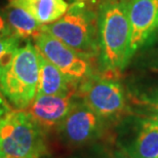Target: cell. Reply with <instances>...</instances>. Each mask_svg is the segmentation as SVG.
I'll return each mask as SVG.
<instances>
[{"label":"cell","mask_w":158,"mask_h":158,"mask_svg":"<svg viewBox=\"0 0 158 158\" xmlns=\"http://www.w3.org/2000/svg\"><path fill=\"white\" fill-rule=\"evenodd\" d=\"M39 79L38 50L31 42L20 47L9 66L0 74V89L18 110L35 99Z\"/></svg>","instance_id":"2"},{"label":"cell","mask_w":158,"mask_h":158,"mask_svg":"<svg viewBox=\"0 0 158 158\" xmlns=\"http://www.w3.org/2000/svg\"><path fill=\"white\" fill-rule=\"evenodd\" d=\"M9 35H12V32L5 20L4 14L0 12V37H6Z\"/></svg>","instance_id":"15"},{"label":"cell","mask_w":158,"mask_h":158,"mask_svg":"<svg viewBox=\"0 0 158 158\" xmlns=\"http://www.w3.org/2000/svg\"><path fill=\"white\" fill-rule=\"evenodd\" d=\"M127 12L132 56L158 28V0H129Z\"/></svg>","instance_id":"7"},{"label":"cell","mask_w":158,"mask_h":158,"mask_svg":"<svg viewBox=\"0 0 158 158\" xmlns=\"http://www.w3.org/2000/svg\"><path fill=\"white\" fill-rule=\"evenodd\" d=\"M3 14L12 34L19 38L34 39L42 32L43 25L24 8L8 4Z\"/></svg>","instance_id":"12"},{"label":"cell","mask_w":158,"mask_h":158,"mask_svg":"<svg viewBox=\"0 0 158 158\" xmlns=\"http://www.w3.org/2000/svg\"><path fill=\"white\" fill-rule=\"evenodd\" d=\"M9 4L24 8L41 25L58 21L69 9L65 0H9Z\"/></svg>","instance_id":"11"},{"label":"cell","mask_w":158,"mask_h":158,"mask_svg":"<svg viewBox=\"0 0 158 158\" xmlns=\"http://www.w3.org/2000/svg\"><path fill=\"white\" fill-rule=\"evenodd\" d=\"M147 107H149V109L152 111V113L155 116V118L158 119V96L154 97L152 100H146L143 102Z\"/></svg>","instance_id":"16"},{"label":"cell","mask_w":158,"mask_h":158,"mask_svg":"<svg viewBox=\"0 0 158 158\" xmlns=\"http://www.w3.org/2000/svg\"><path fill=\"white\" fill-rule=\"evenodd\" d=\"M125 0H109L100 7L98 32L101 59L110 70L123 69L131 58V26Z\"/></svg>","instance_id":"1"},{"label":"cell","mask_w":158,"mask_h":158,"mask_svg":"<svg viewBox=\"0 0 158 158\" xmlns=\"http://www.w3.org/2000/svg\"><path fill=\"white\" fill-rule=\"evenodd\" d=\"M61 132L69 143L80 145L93 139L99 128V116L82 103L73 104L60 124Z\"/></svg>","instance_id":"8"},{"label":"cell","mask_w":158,"mask_h":158,"mask_svg":"<svg viewBox=\"0 0 158 158\" xmlns=\"http://www.w3.org/2000/svg\"><path fill=\"white\" fill-rule=\"evenodd\" d=\"M10 111H11L10 107H9V105L5 101L4 98H3L2 94H0V117L3 115H5L6 113H8Z\"/></svg>","instance_id":"17"},{"label":"cell","mask_w":158,"mask_h":158,"mask_svg":"<svg viewBox=\"0 0 158 158\" xmlns=\"http://www.w3.org/2000/svg\"><path fill=\"white\" fill-rule=\"evenodd\" d=\"M155 71H158V68H156V69H155Z\"/></svg>","instance_id":"20"},{"label":"cell","mask_w":158,"mask_h":158,"mask_svg":"<svg viewBox=\"0 0 158 158\" xmlns=\"http://www.w3.org/2000/svg\"><path fill=\"white\" fill-rule=\"evenodd\" d=\"M42 31L87 58L100 50L98 18L86 10L81 2L69 7L58 21L43 25Z\"/></svg>","instance_id":"4"},{"label":"cell","mask_w":158,"mask_h":158,"mask_svg":"<svg viewBox=\"0 0 158 158\" xmlns=\"http://www.w3.org/2000/svg\"><path fill=\"white\" fill-rule=\"evenodd\" d=\"M34 42L41 55L69 78L77 80L89 73L87 56L77 52L50 34L42 31L34 38Z\"/></svg>","instance_id":"6"},{"label":"cell","mask_w":158,"mask_h":158,"mask_svg":"<svg viewBox=\"0 0 158 158\" xmlns=\"http://www.w3.org/2000/svg\"><path fill=\"white\" fill-rule=\"evenodd\" d=\"M83 103L99 117L110 118L121 114L125 108L122 88L109 78H89L79 88Z\"/></svg>","instance_id":"5"},{"label":"cell","mask_w":158,"mask_h":158,"mask_svg":"<svg viewBox=\"0 0 158 158\" xmlns=\"http://www.w3.org/2000/svg\"><path fill=\"white\" fill-rule=\"evenodd\" d=\"M115 158H131V157H127V156H119V157H115Z\"/></svg>","instance_id":"18"},{"label":"cell","mask_w":158,"mask_h":158,"mask_svg":"<svg viewBox=\"0 0 158 158\" xmlns=\"http://www.w3.org/2000/svg\"><path fill=\"white\" fill-rule=\"evenodd\" d=\"M77 1H79V2H83V1H85V0H77Z\"/></svg>","instance_id":"19"},{"label":"cell","mask_w":158,"mask_h":158,"mask_svg":"<svg viewBox=\"0 0 158 158\" xmlns=\"http://www.w3.org/2000/svg\"><path fill=\"white\" fill-rule=\"evenodd\" d=\"M21 38L15 35L0 37V74L8 67L20 48Z\"/></svg>","instance_id":"14"},{"label":"cell","mask_w":158,"mask_h":158,"mask_svg":"<svg viewBox=\"0 0 158 158\" xmlns=\"http://www.w3.org/2000/svg\"><path fill=\"white\" fill-rule=\"evenodd\" d=\"M45 152L43 129L27 111L0 117V158H38Z\"/></svg>","instance_id":"3"},{"label":"cell","mask_w":158,"mask_h":158,"mask_svg":"<svg viewBox=\"0 0 158 158\" xmlns=\"http://www.w3.org/2000/svg\"><path fill=\"white\" fill-rule=\"evenodd\" d=\"M39 79L36 94L48 96H73V79L69 78L58 67L38 52Z\"/></svg>","instance_id":"10"},{"label":"cell","mask_w":158,"mask_h":158,"mask_svg":"<svg viewBox=\"0 0 158 158\" xmlns=\"http://www.w3.org/2000/svg\"><path fill=\"white\" fill-rule=\"evenodd\" d=\"M72 106V96L36 94L27 112L44 131L61 124Z\"/></svg>","instance_id":"9"},{"label":"cell","mask_w":158,"mask_h":158,"mask_svg":"<svg viewBox=\"0 0 158 158\" xmlns=\"http://www.w3.org/2000/svg\"><path fill=\"white\" fill-rule=\"evenodd\" d=\"M131 155V158H158V119L153 118L143 123Z\"/></svg>","instance_id":"13"}]
</instances>
